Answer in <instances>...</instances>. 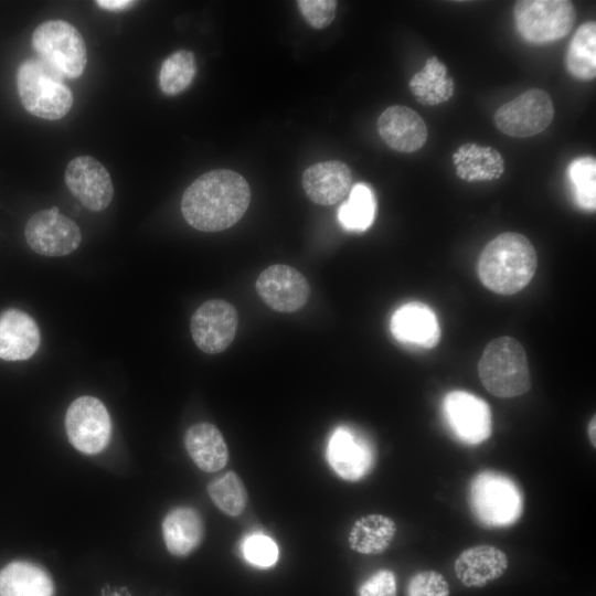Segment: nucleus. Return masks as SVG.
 I'll return each mask as SVG.
<instances>
[{
    "instance_id": "nucleus-1",
    "label": "nucleus",
    "mask_w": 596,
    "mask_h": 596,
    "mask_svg": "<svg viewBox=\"0 0 596 596\" xmlns=\"http://www.w3.org/2000/svg\"><path fill=\"white\" fill-rule=\"evenodd\" d=\"M251 202V188L237 172L217 169L203 173L184 191L181 212L189 225L219 232L236 224Z\"/></svg>"
},
{
    "instance_id": "nucleus-2",
    "label": "nucleus",
    "mask_w": 596,
    "mask_h": 596,
    "mask_svg": "<svg viewBox=\"0 0 596 596\" xmlns=\"http://www.w3.org/2000/svg\"><path fill=\"white\" fill-rule=\"evenodd\" d=\"M538 255L532 243L522 234L507 232L490 241L478 260L481 283L499 295H513L533 278Z\"/></svg>"
},
{
    "instance_id": "nucleus-3",
    "label": "nucleus",
    "mask_w": 596,
    "mask_h": 596,
    "mask_svg": "<svg viewBox=\"0 0 596 596\" xmlns=\"http://www.w3.org/2000/svg\"><path fill=\"white\" fill-rule=\"evenodd\" d=\"M478 374L486 390L497 397L520 396L531 387L526 353L511 337L487 344L478 362Z\"/></svg>"
},
{
    "instance_id": "nucleus-4",
    "label": "nucleus",
    "mask_w": 596,
    "mask_h": 596,
    "mask_svg": "<svg viewBox=\"0 0 596 596\" xmlns=\"http://www.w3.org/2000/svg\"><path fill=\"white\" fill-rule=\"evenodd\" d=\"M17 87L25 110L39 118L60 119L73 105V94L63 76L41 58L20 64Z\"/></svg>"
},
{
    "instance_id": "nucleus-5",
    "label": "nucleus",
    "mask_w": 596,
    "mask_h": 596,
    "mask_svg": "<svg viewBox=\"0 0 596 596\" xmlns=\"http://www.w3.org/2000/svg\"><path fill=\"white\" fill-rule=\"evenodd\" d=\"M469 505L476 520L487 528H507L522 515L523 496L509 476L483 470L469 485Z\"/></svg>"
},
{
    "instance_id": "nucleus-6",
    "label": "nucleus",
    "mask_w": 596,
    "mask_h": 596,
    "mask_svg": "<svg viewBox=\"0 0 596 596\" xmlns=\"http://www.w3.org/2000/svg\"><path fill=\"white\" fill-rule=\"evenodd\" d=\"M32 45L41 60L63 77H79L86 66L85 42L75 26L62 20H50L38 25Z\"/></svg>"
},
{
    "instance_id": "nucleus-7",
    "label": "nucleus",
    "mask_w": 596,
    "mask_h": 596,
    "mask_svg": "<svg viewBox=\"0 0 596 596\" xmlns=\"http://www.w3.org/2000/svg\"><path fill=\"white\" fill-rule=\"evenodd\" d=\"M513 15L519 34L535 44L564 38L576 19L568 0H519L514 2Z\"/></svg>"
},
{
    "instance_id": "nucleus-8",
    "label": "nucleus",
    "mask_w": 596,
    "mask_h": 596,
    "mask_svg": "<svg viewBox=\"0 0 596 596\" xmlns=\"http://www.w3.org/2000/svg\"><path fill=\"white\" fill-rule=\"evenodd\" d=\"M65 429L68 440L77 450L94 455L108 445L111 422L104 403L86 395L76 398L68 406Z\"/></svg>"
},
{
    "instance_id": "nucleus-9",
    "label": "nucleus",
    "mask_w": 596,
    "mask_h": 596,
    "mask_svg": "<svg viewBox=\"0 0 596 596\" xmlns=\"http://www.w3.org/2000/svg\"><path fill=\"white\" fill-rule=\"evenodd\" d=\"M441 413L451 434L462 444L478 445L491 435L492 416L489 405L469 392L447 393L441 402Z\"/></svg>"
},
{
    "instance_id": "nucleus-10",
    "label": "nucleus",
    "mask_w": 596,
    "mask_h": 596,
    "mask_svg": "<svg viewBox=\"0 0 596 596\" xmlns=\"http://www.w3.org/2000/svg\"><path fill=\"white\" fill-rule=\"evenodd\" d=\"M553 117L554 106L550 95L532 88L503 104L494 114V123L503 134L525 138L547 128Z\"/></svg>"
},
{
    "instance_id": "nucleus-11",
    "label": "nucleus",
    "mask_w": 596,
    "mask_h": 596,
    "mask_svg": "<svg viewBox=\"0 0 596 596\" xmlns=\"http://www.w3.org/2000/svg\"><path fill=\"white\" fill-rule=\"evenodd\" d=\"M327 461L334 473L347 481L366 477L375 464V449L370 439L359 430L340 426L327 445Z\"/></svg>"
},
{
    "instance_id": "nucleus-12",
    "label": "nucleus",
    "mask_w": 596,
    "mask_h": 596,
    "mask_svg": "<svg viewBox=\"0 0 596 596\" xmlns=\"http://www.w3.org/2000/svg\"><path fill=\"white\" fill-rule=\"evenodd\" d=\"M28 245L43 256H64L81 243L77 224L60 214L57 206L34 213L24 230Z\"/></svg>"
},
{
    "instance_id": "nucleus-13",
    "label": "nucleus",
    "mask_w": 596,
    "mask_h": 596,
    "mask_svg": "<svg viewBox=\"0 0 596 596\" xmlns=\"http://www.w3.org/2000/svg\"><path fill=\"white\" fill-rule=\"evenodd\" d=\"M237 322L233 305L222 299H211L192 315L191 336L201 351L216 354L226 350L234 340Z\"/></svg>"
},
{
    "instance_id": "nucleus-14",
    "label": "nucleus",
    "mask_w": 596,
    "mask_h": 596,
    "mask_svg": "<svg viewBox=\"0 0 596 596\" xmlns=\"http://www.w3.org/2000/svg\"><path fill=\"white\" fill-rule=\"evenodd\" d=\"M255 288L263 301L279 312H294L302 308L310 292L305 276L294 267L283 264L264 269Z\"/></svg>"
},
{
    "instance_id": "nucleus-15",
    "label": "nucleus",
    "mask_w": 596,
    "mask_h": 596,
    "mask_svg": "<svg viewBox=\"0 0 596 596\" xmlns=\"http://www.w3.org/2000/svg\"><path fill=\"white\" fill-rule=\"evenodd\" d=\"M65 182L72 194L91 211L105 210L114 196L107 169L91 156H78L68 162Z\"/></svg>"
},
{
    "instance_id": "nucleus-16",
    "label": "nucleus",
    "mask_w": 596,
    "mask_h": 596,
    "mask_svg": "<svg viewBox=\"0 0 596 596\" xmlns=\"http://www.w3.org/2000/svg\"><path fill=\"white\" fill-rule=\"evenodd\" d=\"M390 329L397 341L409 347L432 349L440 339V327L435 312L419 301L397 308L392 315Z\"/></svg>"
},
{
    "instance_id": "nucleus-17",
    "label": "nucleus",
    "mask_w": 596,
    "mask_h": 596,
    "mask_svg": "<svg viewBox=\"0 0 596 596\" xmlns=\"http://www.w3.org/2000/svg\"><path fill=\"white\" fill-rule=\"evenodd\" d=\"M377 131L391 149L406 153L421 149L427 139L424 119L412 108L401 105L391 106L380 115Z\"/></svg>"
},
{
    "instance_id": "nucleus-18",
    "label": "nucleus",
    "mask_w": 596,
    "mask_h": 596,
    "mask_svg": "<svg viewBox=\"0 0 596 596\" xmlns=\"http://www.w3.org/2000/svg\"><path fill=\"white\" fill-rule=\"evenodd\" d=\"M301 182L312 202L319 205H333L351 190L352 173L342 161L318 162L305 170Z\"/></svg>"
},
{
    "instance_id": "nucleus-19",
    "label": "nucleus",
    "mask_w": 596,
    "mask_h": 596,
    "mask_svg": "<svg viewBox=\"0 0 596 596\" xmlns=\"http://www.w3.org/2000/svg\"><path fill=\"white\" fill-rule=\"evenodd\" d=\"M40 330L24 311L8 309L0 315V359L26 360L40 345Z\"/></svg>"
},
{
    "instance_id": "nucleus-20",
    "label": "nucleus",
    "mask_w": 596,
    "mask_h": 596,
    "mask_svg": "<svg viewBox=\"0 0 596 596\" xmlns=\"http://www.w3.org/2000/svg\"><path fill=\"white\" fill-rule=\"evenodd\" d=\"M508 557L493 545H476L464 550L455 562L457 578L466 587H482L499 578L508 568Z\"/></svg>"
},
{
    "instance_id": "nucleus-21",
    "label": "nucleus",
    "mask_w": 596,
    "mask_h": 596,
    "mask_svg": "<svg viewBox=\"0 0 596 596\" xmlns=\"http://www.w3.org/2000/svg\"><path fill=\"white\" fill-rule=\"evenodd\" d=\"M163 541L175 556H187L202 542L204 524L200 513L191 507L171 509L162 521Z\"/></svg>"
},
{
    "instance_id": "nucleus-22",
    "label": "nucleus",
    "mask_w": 596,
    "mask_h": 596,
    "mask_svg": "<svg viewBox=\"0 0 596 596\" xmlns=\"http://www.w3.org/2000/svg\"><path fill=\"white\" fill-rule=\"evenodd\" d=\"M185 449L193 462L203 471L215 472L228 461V449L222 433L210 423H199L184 435Z\"/></svg>"
},
{
    "instance_id": "nucleus-23",
    "label": "nucleus",
    "mask_w": 596,
    "mask_h": 596,
    "mask_svg": "<svg viewBox=\"0 0 596 596\" xmlns=\"http://www.w3.org/2000/svg\"><path fill=\"white\" fill-rule=\"evenodd\" d=\"M53 581L41 566L15 561L0 571V596H53Z\"/></svg>"
},
{
    "instance_id": "nucleus-24",
    "label": "nucleus",
    "mask_w": 596,
    "mask_h": 596,
    "mask_svg": "<svg viewBox=\"0 0 596 596\" xmlns=\"http://www.w3.org/2000/svg\"><path fill=\"white\" fill-rule=\"evenodd\" d=\"M453 162L457 175L468 182L496 180L504 171V160L498 150L476 143L460 146L453 155Z\"/></svg>"
},
{
    "instance_id": "nucleus-25",
    "label": "nucleus",
    "mask_w": 596,
    "mask_h": 596,
    "mask_svg": "<svg viewBox=\"0 0 596 596\" xmlns=\"http://www.w3.org/2000/svg\"><path fill=\"white\" fill-rule=\"evenodd\" d=\"M395 534L396 524L391 518L372 513L354 522L348 540L353 551L365 555H376L389 549Z\"/></svg>"
},
{
    "instance_id": "nucleus-26",
    "label": "nucleus",
    "mask_w": 596,
    "mask_h": 596,
    "mask_svg": "<svg viewBox=\"0 0 596 596\" xmlns=\"http://www.w3.org/2000/svg\"><path fill=\"white\" fill-rule=\"evenodd\" d=\"M409 88L418 103L434 106L447 102L454 93V81L436 56L429 57L425 66L409 81Z\"/></svg>"
},
{
    "instance_id": "nucleus-27",
    "label": "nucleus",
    "mask_w": 596,
    "mask_h": 596,
    "mask_svg": "<svg viewBox=\"0 0 596 596\" xmlns=\"http://www.w3.org/2000/svg\"><path fill=\"white\" fill-rule=\"evenodd\" d=\"M567 71L574 77L592 81L596 76V23L585 22L576 30L565 55Z\"/></svg>"
},
{
    "instance_id": "nucleus-28",
    "label": "nucleus",
    "mask_w": 596,
    "mask_h": 596,
    "mask_svg": "<svg viewBox=\"0 0 596 596\" xmlns=\"http://www.w3.org/2000/svg\"><path fill=\"white\" fill-rule=\"evenodd\" d=\"M375 210L372 189L364 183H356L350 191L349 200L340 206L338 219L345 230L362 232L372 224Z\"/></svg>"
},
{
    "instance_id": "nucleus-29",
    "label": "nucleus",
    "mask_w": 596,
    "mask_h": 596,
    "mask_svg": "<svg viewBox=\"0 0 596 596\" xmlns=\"http://www.w3.org/2000/svg\"><path fill=\"white\" fill-rule=\"evenodd\" d=\"M195 72L194 54L188 50L175 51L161 65L159 73L160 89L166 95H177L191 84Z\"/></svg>"
},
{
    "instance_id": "nucleus-30",
    "label": "nucleus",
    "mask_w": 596,
    "mask_h": 596,
    "mask_svg": "<svg viewBox=\"0 0 596 596\" xmlns=\"http://www.w3.org/2000/svg\"><path fill=\"white\" fill-rule=\"evenodd\" d=\"M207 493L213 503L230 517H238L247 505L246 488L234 471L213 479L207 485Z\"/></svg>"
},
{
    "instance_id": "nucleus-31",
    "label": "nucleus",
    "mask_w": 596,
    "mask_h": 596,
    "mask_svg": "<svg viewBox=\"0 0 596 596\" xmlns=\"http://www.w3.org/2000/svg\"><path fill=\"white\" fill-rule=\"evenodd\" d=\"M567 177L575 202L579 207L595 211L596 207V160L594 157H579L571 162Z\"/></svg>"
},
{
    "instance_id": "nucleus-32",
    "label": "nucleus",
    "mask_w": 596,
    "mask_h": 596,
    "mask_svg": "<svg viewBox=\"0 0 596 596\" xmlns=\"http://www.w3.org/2000/svg\"><path fill=\"white\" fill-rule=\"evenodd\" d=\"M244 558L257 567L266 568L276 564L278 546L273 539L262 533H253L242 544Z\"/></svg>"
},
{
    "instance_id": "nucleus-33",
    "label": "nucleus",
    "mask_w": 596,
    "mask_h": 596,
    "mask_svg": "<svg viewBox=\"0 0 596 596\" xmlns=\"http://www.w3.org/2000/svg\"><path fill=\"white\" fill-rule=\"evenodd\" d=\"M407 596H449V586L439 572L422 571L409 579Z\"/></svg>"
},
{
    "instance_id": "nucleus-34",
    "label": "nucleus",
    "mask_w": 596,
    "mask_h": 596,
    "mask_svg": "<svg viewBox=\"0 0 596 596\" xmlns=\"http://www.w3.org/2000/svg\"><path fill=\"white\" fill-rule=\"evenodd\" d=\"M297 4L306 21L315 29H324L334 19V0H299Z\"/></svg>"
},
{
    "instance_id": "nucleus-35",
    "label": "nucleus",
    "mask_w": 596,
    "mask_h": 596,
    "mask_svg": "<svg viewBox=\"0 0 596 596\" xmlns=\"http://www.w3.org/2000/svg\"><path fill=\"white\" fill-rule=\"evenodd\" d=\"M396 577L390 570H379L359 587V596H396Z\"/></svg>"
},
{
    "instance_id": "nucleus-36",
    "label": "nucleus",
    "mask_w": 596,
    "mask_h": 596,
    "mask_svg": "<svg viewBox=\"0 0 596 596\" xmlns=\"http://www.w3.org/2000/svg\"><path fill=\"white\" fill-rule=\"evenodd\" d=\"M98 4V7L106 9V10H113V11H119L125 10L134 4H136V1L130 0H98L95 2Z\"/></svg>"
},
{
    "instance_id": "nucleus-37",
    "label": "nucleus",
    "mask_w": 596,
    "mask_h": 596,
    "mask_svg": "<svg viewBox=\"0 0 596 596\" xmlns=\"http://www.w3.org/2000/svg\"><path fill=\"white\" fill-rule=\"evenodd\" d=\"M102 596H131L126 587H113L106 585L102 590Z\"/></svg>"
},
{
    "instance_id": "nucleus-38",
    "label": "nucleus",
    "mask_w": 596,
    "mask_h": 596,
    "mask_svg": "<svg viewBox=\"0 0 596 596\" xmlns=\"http://www.w3.org/2000/svg\"><path fill=\"white\" fill-rule=\"evenodd\" d=\"M595 425H596V422H595V416L590 419L589 424H588V437H589V440H590V444L593 445V447L596 446V441H595Z\"/></svg>"
}]
</instances>
